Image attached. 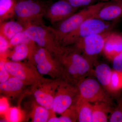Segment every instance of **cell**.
Listing matches in <instances>:
<instances>
[{
  "mask_svg": "<svg viewBox=\"0 0 122 122\" xmlns=\"http://www.w3.org/2000/svg\"><path fill=\"white\" fill-rule=\"evenodd\" d=\"M111 31L90 35L75 43V48L92 64L102 52L105 41Z\"/></svg>",
  "mask_w": 122,
  "mask_h": 122,
  "instance_id": "8",
  "label": "cell"
},
{
  "mask_svg": "<svg viewBox=\"0 0 122 122\" xmlns=\"http://www.w3.org/2000/svg\"><path fill=\"white\" fill-rule=\"evenodd\" d=\"M114 24L95 17L86 20L76 29L67 34L61 42L63 46L74 44L84 38L101 33L111 31Z\"/></svg>",
  "mask_w": 122,
  "mask_h": 122,
  "instance_id": "3",
  "label": "cell"
},
{
  "mask_svg": "<svg viewBox=\"0 0 122 122\" xmlns=\"http://www.w3.org/2000/svg\"><path fill=\"white\" fill-rule=\"evenodd\" d=\"M30 41L24 30L16 34L10 40V47L15 46L22 43H27Z\"/></svg>",
  "mask_w": 122,
  "mask_h": 122,
  "instance_id": "27",
  "label": "cell"
},
{
  "mask_svg": "<svg viewBox=\"0 0 122 122\" xmlns=\"http://www.w3.org/2000/svg\"><path fill=\"white\" fill-rule=\"evenodd\" d=\"M10 48L9 41L2 35H0V54L8 52V50Z\"/></svg>",
  "mask_w": 122,
  "mask_h": 122,
  "instance_id": "29",
  "label": "cell"
},
{
  "mask_svg": "<svg viewBox=\"0 0 122 122\" xmlns=\"http://www.w3.org/2000/svg\"><path fill=\"white\" fill-rule=\"evenodd\" d=\"M122 88V72L112 71L110 86V92H114Z\"/></svg>",
  "mask_w": 122,
  "mask_h": 122,
  "instance_id": "25",
  "label": "cell"
},
{
  "mask_svg": "<svg viewBox=\"0 0 122 122\" xmlns=\"http://www.w3.org/2000/svg\"><path fill=\"white\" fill-rule=\"evenodd\" d=\"M26 118H30L33 122H48L50 118L56 116L54 112L51 111L40 105L35 99L31 101Z\"/></svg>",
  "mask_w": 122,
  "mask_h": 122,
  "instance_id": "16",
  "label": "cell"
},
{
  "mask_svg": "<svg viewBox=\"0 0 122 122\" xmlns=\"http://www.w3.org/2000/svg\"><path fill=\"white\" fill-rule=\"evenodd\" d=\"M79 96L77 86L61 77L57 87L52 110L61 114L75 104Z\"/></svg>",
  "mask_w": 122,
  "mask_h": 122,
  "instance_id": "7",
  "label": "cell"
},
{
  "mask_svg": "<svg viewBox=\"0 0 122 122\" xmlns=\"http://www.w3.org/2000/svg\"><path fill=\"white\" fill-rule=\"evenodd\" d=\"M10 107L8 98L4 96L1 97L0 99V113L1 116L4 115Z\"/></svg>",
  "mask_w": 122,
  "mask_h": 122,
  "instance_id": "30",
  "label": "cell"
},
{
  "mask_svg": "<svg viewBox=\"0 0 122 122\" xmlns=\"http://www.w3.org/2000/svg\"><path fill=\"white\" fill-rule=\"evenodd\" d=\"M17 2L15 0H0V21L11 18L15 15Z\"/></svg>",
  "mask_w": 122,
  "mask_h": 122,
  "instance_id": "23",
  "label": "cell"
},
{
  "mask_svg": "<svg viewBox=\"0 0 122 122\" xmlns=\"http://www.w3.org/2000/svg\"><path fill=\"white\" fill-rule=\"evenodd\" d=\"M24 30L32 41L47 50L55 56L59 55L63 49V46L57 41L51 28L30 23L25 25Z\"/></svg>",
  "mask_w": 122,
  "mask_h": 122,
  "instance_id": "4",
  "label": "cell"
},
{
  "mask_svg": "<svg viewBox=\"0 0 122 122\" xmlns=\"http://www.w3.org/2000/svg\"><path fill=\"white\" fill-rule=\"evenodd\" d=\"M32 62L42 75H47L52 79L61 77V68L57 58L47 50L36 44L33 49Z\"/></svg>",
  "mask_w": 122,
  "mask_h": 122,
  "instance_id": "5",
  "label": "cell"
},
{
  "mask_svg": "<svg viewBox=\"0 0 122 122\" xmlns=\"http://www.w3.org/2000/svg\"><path fill=\"white\" fill-rule=\"evenodd\" d=\"M55 57L61 65L62 77L75 86L92 72L93 64L75 47L63 46Z\"/></svg>",
  "mask_w": 122,
  "mask_h": 122,
  "instance_id": "1",
  "label": "cell"
},
{
  "mask_svg": "<svg viewBox=\"0 0 122 122\" xmlns=\"http://www.w3.org/2000/svg\"><path fill=\"white\" fill-rule=\"evenodd\" d=\"M60 117H52L48 122H73L77 121L78 114L75 103L64 112Z\"/></svg>",
  "mask_w": 122,
  "mask_h": 122,
  "instance_id": "24",
  "label": "cell"
},
{
  "mask_svg": "<svg viewBox=\"0 0 122 122\" xmlns=\"http://www.w3.org/2000/svg\"><path fill=\"white\" fill-rule=\"evenodd\" d=\"M35 43L30 41L27 43H22L14 46L12 52H9L8 57L11 61L17 62L27 58L32 63V54Z\"/></svg>",
  "mask_w": 122,
  "mask_h": 122,
  "instance_id": "17",
  "label": "cell"
},
{
  "mask_svg": "<svg viewBox=\"0 0 122 122\" xmlns=\"http://www.w3.org/2000/svg\"><path fill=\"white\" fill-rule=\"evenodd\" d=\"M73 7L78 8L81 6L89 4L92 0H68Z\"/></svg>",
  "mask_w": 122,
  "mask_h": 122,
  "instance_id": "32",
  "label": "cell"
},
{
  "mask_svg": "<svg viewBox=\"0 0 122 122\" xmlns=\"http://www.w3.org/2000/svg\"><path fill=\"white\" fill-rule=\"evenodd\" d=\"M99 82L90 78H86L77 85L79 95L89 102H103L110 104V99Z\"/></svg>",
  "mask_w": 122,
  "mask_h": 122,
  "instance_id": "10",
  "label": "cell"
},
{
  "mask_svg": "<svg viewBox=\"0 0 122 122\" xmlns=\"http://www.w3.org/2000/svg\"><path fill=\"white\" fill-rule=\"evenodd\" d=\"M5 67L11 76L20 79L31 87L38 86L47 79L39 73L35 65L29 61L25 62L7 60Z\"/></svg>",
  "mask_w": 122,
  "mask_h": 122,
  "instance_id": "6",
  "label": "cell"
},
{
  "mask_svg": "<svg viewBox=\"0 0 122 122\" xmlns=\"http://www.w3.org/2000/svg\"><path fill=\"white\" fill-rule=\"evenodd\" d=\"M112 72L109 66L105 63L96 66L94 71L95 74L99 83L109 92Z\"/></svg>",
  "mask_w": 122,
  "mask_h": 122,
  "instance_id": "19",
  "label": "cell"
},
{
  "mask_svg": "<svg viewBox=\"0 0 122 122\" xmlns=\"http://www.w3.org/2000/svg\"><path fill=\"white\" fill-rule=\"evenodd\" d=\"M1 116L5 122H20L26 119V114L20 107H10L5 113Z\"/></svg>",
  "mask_w": 122,
  "mask_h": 122,
  "instance_id": "22",
  "label": "cell"
},
{
  "mask_svg": "<svg viewBox=\"0 0 122 122\" xmlns=\"http://www.w3.org/2000/svg\"><path fill=\"white\" fill-rule=\"evenodd\" d=\"M105 3L98 2L86 7L61 21L56 28H51L57 41L61 44L62 39L67 34L76 29L86 20L95 17Z\"/></svg>",
  "mask_w": 122,
  "mask_h": 122,
  "instance_id": "2",
  "label": "cell"
},
{
  "mask_svg": "<svg viewBox=\"0 0 122 122\" xmlns=\"http://www.w3.org/2000/svg\"><path fill=\"white\" fill-rule=\"evenodd\" d=\"M108 103L97 102L93 105L92 122H107V114L110 111Z\"/></svg>",
  "mask_w": 122,
  "mask_h": 122,
  "instance_id": "21",
  "label": "cell"
},
{
  "mask_svg": "<svg viewBox=\"0 0 122 122\" xmlns=\"http://www.w3.org/2000/svg\"><path fill=\"white\" fill-rule=\"evenodd\" d=\"M77 9L73 7L68 1L60 0L49 8L46 16L51 23L61 22L75 13Z\"/></svg>",
  "mask_w": 122,
  "mask_h": 122,
  "instance_id": "12",
  "label": "cell"
},
{
  "mask_svg": "<svg viewBox=\"0 0 122 122\" xmlns=\"http://www.w3.org/2000/svg\"><path fill=\"white\" fill-rule=\"evenodd\" d=\"M43 14L41 6L32 0L20 1L17 2L15 5V15L25 25L41 19Z\"/></svg>",
  "mask_w": 122,
  "mask_h": 122,
  "instance_id": "11",
  "label": "cell"
},
{
  "mask_svg": "<svg viewBox=\"0 0 122 122\" xmlns=\"http://www.w3.org/2000/svg\"><path fill=\"white\" fill-rule=\"evenodd\" d=\"M122 17V1L106 2L95 17L114 22Z\"/></svg>",
  "mask_w": 122,
  "mask_h": 122,
  "instance_id": "13",
  "label": "cell"
},
{
  "mask_svg": "<svg viewBox=\"0 0 122 122\" xmlns=\"http://www.w3.org/2000/svg\"><path fill=\"white\" fill-rule=\"evenodd\" d=\"M26 86L20 79L11 76L7 81L0 83V92L8 98H15L22 94Z\"/></svg>",
  "mask_w": 122,
  "mask_h": 122,
  "instance_id": "14",
  "label": "cell"
},
{
  "mask_svg": "<svg viewBox=\"0 0 122 122\" xmlns=\"http://www.w3.org/2000/svg\"><path fill=\"white\" fill-rule=\"evenodd\" d=\"M8 52L0 54V83L7 81L11 76L5 67V64L8 60Z\"/></svg>",
  "mask_w": 122,
  "mask_h": 122,
  "instance_id": "26",
  "label": "cell"
},
{
  "mask_svg": "<svg viewBox=\"0 0 122 122\" xmlns=\"http://www.w3.org/2000/svg\"><path fill=\"white\" fill-rule=\"evenodd\" d=\"M114 70L122 72V51L112 60Z\"/></svg>",
  "mask_w": 122,
  "mask_h": 122,
  "instance_id": "28",
  "label": "cell"
},
{
  "mask_svg": "<svg viewBox=\"0 0 122 122\" xmlns=\"http://www.w3.org/2000/svg\"><path fill=\"white\" fill-rule=\"evenodd\" d=\"M111 122H122V107H119L112 114L110 117Z\"/></svg>",
  "mask_w": 122,
  "mask_h": 122,
  "instance_id": "31",
  "label": "cell"
},
{
  "mask_svg": "<svg viewBox=\"0 0 122 122\" xmlns=\"http://www.w3.org/2000/svg\"><path fill=\"white\" fill-rule=\"evenodd\" d=\"M114 1H122V0H112Z\"/></svg>",
  "mask_w": 122,
  "mask_h": 122,
  "instance_id": "33",
  "label": "cell"
},
{
  "mask_svg": "<svg viewBox=\"0 0 122 122\" xmlns=\"http://www.w3.org/2000/svg\"><path fill=\"white\" fill-rule=\"evenodd\" d=\"M61 77L47 78L43 82L31 86L30 93L39 104L49 110H52L53 103L57 87Z\"/></svg>",
  "mask_w": 122,
  "mask_h": 122,
  "instance_id": "9",
  "label": "cell"
},
{
  "mask_svg": "<svg viewBox=\"0 0 122 122\" xmlns=\"http://www.w3.org/2000/svg\"><path fill=\"white\" fill-rule=\"evenodd\" d=\"M122 51V35L111 32L105 41L102 52L110 60L113 59Z\"/></svg>",
  "mask_w": 122,
  "mask_h": 122,
  "instance_id": "15",
  "label": "cell"
},
{
  "mask_svg": "<svg viewBox=\"0 0 122 122\" xmlns=\"http://www.w3.org/2000/svg\"><path fill=\"white\" fill-rule=\"evenodd\" d=\"M75 106L77 111L78 117L77 122H92L93 105L89 102L80 96L75 103Z\"/></svg>",
  "mask_w": 122,
  "mask_h": 122,
  "instance_id": "18",
  "label": "cell"
},
{
  "mask_svg": "<svg viewBox=\"0 0 122 122\" xmlns=\"http://www.w3.org/2000/svg\"><path fill=\"white\" fill-rule=\"evenodd\" d=\"M25 26L14 21L0 23V35H2L9 41L16 34L25 30Z\"/></svg>",
  "mask_w": 122,
  "mask_h": 122,
  "instance_id": "20",
  "label": "cell"
}]
</instances>
